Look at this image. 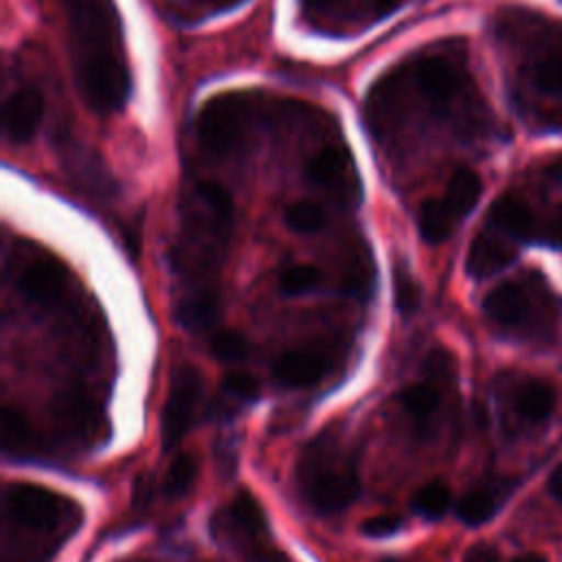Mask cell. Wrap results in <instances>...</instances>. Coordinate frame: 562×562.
I'll list each match as a JSON object with an SVG mask.
<instances>
[{
  "label": "cell",
  "instance_id": "6da1fadb",
  "mask_svg": "<svg viewBox=\"0 0 562 562\" xmlns=\"http://www.w3.org/2000/svg\"><path fill=\"white\" fill-rule=\"evenodd\" d=\"M364 112L371 134L382 143H400L422 116L472 132L476 101L463 55L446 48L415 53L371 86Z\"/></svg>",
  "mask_w": 562,
  "mask_h": 562
},
{
  "label": "cell",
  "instance_id": "7a4b0ae2",
  "mask_svg": "<svg viewBox=\"0 0 562 562\" xmlns=\"http://www.w3.org/2000/svg\"><path fill=\"white\" fill-rule=\"evenodd\" d=\"M77 90L99 114L119 112L130 97V66L121 18L112 0H59Z\"/></svg>",
  "mask_w": 562,
  "mask_h": 562
},
{
  "label": "cell",
  "instance_id": "3957f363",
  "mask_svg": "<svg viewBox=\"0 0 562 562\" xmlns=\"http://www.w3.org/2000/svg\"><path fill=\"white\" fill-rule=\"evenodd\" d=\"M233 231L231 193L215 180L193 182L180 198V233L173 266L193 285L187 292L215 290L211 277L224 261Z\"/></svg>",
  "mask_w": 562,
  "mask_h": 562
},
{
  "label": "cell",
  "instance_id": "277c9868",
  "mask_svg": "<svg viewBox=\"0 0 562 562\" xmlns=\"http://www.w3.org/2000/svg\"><path fill=\"white\" fill-rule=\"evenodd\" d=\"M483 312L514 336L547 342L558 329L560 301L538 274H529L492 288L483 299Z\"/></svg>",
  "mask_w": 562,
  "mask_h": 562
},
{
  "label": "cell",
  "instance_id": "5b68a950",
  "mask_svg": "<svg viewBox=\"0 0 562 562\" xmlns=\"http://www.w3.org/2000/svg\"><path fill=\"white\" fill-rule=\"evenodd\" d=\"M263 103L250 92H222L209 99L195 116V145L213 160L241 154L263 119Z\"/></svg>",
  "mask_w": 562,
  "mask_h": 562
},
{
  "label": "cell",
  "instance_id": "8992f818",
  "mask_svg": "<svg viewBox=\"0 0 562 562\" xmlns=\"http://www.w3.org/2000/svg\"><path fill=\"white\" fill-rule=\"evenodd\" d=\"M299 485L307 503L321 514H336L349 507L360 490L351 463H334L321 446H310L296 468Z\"/></svg>",
  "mask_w": 562,
  "mask_h": 562
},
{
  "label": "cell",
  "instance_id": "52a82bcc",
  "mask_svg": "<svg viewBox=\"0 0 562 562\" xmlns=\"http://www.w3.org/2000/svg\"><path fill=\"white\" fill-rule=\"evenodd\" d=\"M481 178L476 171L461 167L457 169L443 193L439 198H430L419 206L417 228L424 241L439 244L452 235V231L461 224L463 217L476 206L481 198Z\"/></svg>",
  "mask_w": 562,
  "mask_h": 562
},
{
  "label": "cell",
  "instance_id": "ba28073f",
  "mask_svg": "<svg viewBox=\"0 0 562 562\" xmlns=\"http://www.w3.org/2000/svg\"><path fill=\"white\" fill-rule=\"evenodd\" d=\"M202 397V375L191 364H180L169 382L167 402L160 417V446L165 452L176 448L187 435Z\"/></svg>",
  "mask_w": 562,
  "mask_h": 562
},
{
  "label": "cell",
  "instance_id": "9c48e42d",
  "mask_svg": "<svg viewBox=\"0 0 562 562\" xmlns=\"http://www.w3.org/2000/svg\"><path fill=\"white\" fill-rule=\"evenodd\" d=\"M305 178L334 195L340 202H356L360 198V178L353 165V156L342 140L321 145L305 160Z\"/></svg>",
  "mask_w": 562,
  "mask_h": 562
},
{
  "label": "cell",
  "instance_id": "30bf717a",
  "mask_svg": "<svg viewBox=\"0 0 562 562\" xmlns=\"http://www.w3.org/2000/svg\"><path fill=\"white\" fill-rule=\"evenodd\" d=\"M4 507L11 518L24 527L53 529L66 514L68 503L42 485L11 483L4 487Z\"/></svg>",
  "mask_w": 562,
  "mask_h": 562
},
{
  "label": "cell",
  "instance_id": "8fae6325",
  "mask_svg": "<svg viewBox=\"0 0 562 562\" xmlns=\"http://www.w3.org/2000/svg\"><path fill=\"white\" fill-rule=\"evenodd\" d=\"M44 119V94L33 83L15 86L2 103V136L13 145L33 138Z\"/></svg>",
  "mask_w": 562,
  "mask_h": 562
},
{
  "label": "cell",
  "instance_id": "7c38bea8",
  "mask_svg": "<svg viewBox=\"0 0 562 562\" xmlns=\"http://www.w3.org/2000/svg\"><path fill=\"white\" fill-rule=\"evenodd\" d=\"M53 419L75 439L92 441L101 435L103 413L83 391H64L53 400Z\"/></svg>",
  "mask_w": 562,
  "mask_h": 562
},
{
  "label": "cell",
  "instance_id": "4fadbf2b",
  "mask_svg": "<svg viewBox=\"0 0 562 562\" xmlns=\"http://www.w3.org/2000/svg\"><path fill=\"white\" fill-rule=\"evenodd\" d=\"M516 241L509 239L507 235L498 233L496 228L487 226L481 231L465 257V270L472 279H487L501 270H505L514 259H516Z\"/></svg>",
  "mask_w": 562,
  "mask_h": 562
},
{
  "label": "cell",
  "instance_id": "5bb4252c",
  "mask_svg": "<svg viewBox=\"0 0 562 562\" xmlns=\"http://www.w3.org/2000/svg\"><path fill=\"white\" fill-rule=\"evenodd\" d=\"M68 272L55 257L42 255L29 261L18 279L22 296L35 305H48L64 292Z\"/></svg>",
  "mask_w": 562,
  "mask_h": 562
},
{
  "label": "cell",
  "instance_id": "9a60e30c",
  "mask_svg": "<svg viewBox=\"0 0 562 562\" xmlns=\"http://www.w3.org/2000/svg\"><path fill=\"white\" fill-rule=\"evenodd\" d=\"M490 226L514 241H538L540 226L529 204L518 195H501L490 209Z\"/></svg>",
  "mask_w": 562,
  "mask_h": 562
},
{
  "label": "cell",
  "instance_id": "2e32d148",
  "mask_svg": "<svg viewBox=\"0 0 562 562\" xmlns=\"http://www.w3.org/2000/svg\"><path fill=\"white\" fill-rule=\"evenodd\" d=\"M325 371H327V360L316 349L283 351L272 367L274 378L290 389L312 386L325 375Z\"/></svg>",
  "mask_w": 562,
  "mask_h": 562
},
{
  "label": "cell",
  "instance_id": "e0dca14e",
  "mask_svg": "<svg viewBox=\"0 0 562 562\" xmlns=\"http://www.w3.org/2000/svg\"><path fill=\"white\" fill-rule=\"evenodd\" d=\"M555 408V391L547 380L527 378L514 391V411L525 424H544Z\"/></svg>",
  "mask_w": 562,
  "mask_h": 562
},
{
  "label": "cell",
  "instance_id": "ac0fdd59",
  "mask_svg": "<svg viewBox=\"0 0 562 562\" xmlns=\"http://www.w3.org/2000/svg\"><path fill=\"white\" fill-rule=\"evenodd\" d=\"M72 138H64V162L68 167V173L81 182L83 187H88L90 191L103 195L112 189V180L105 171V167L101 165L99 156H90V151L86 147H77L70 143Z\"/></svg>",
  "mask_w": 562,
  "mask_h": 562
},
{
  "label": "cell",
  "instance_id": "d6986e66",
  "mask_svg": "<svg viewBox=\"0 0 562 562\" xmlns=\"http://www.w3.org/2000/svg\"><path fill=\"white\" fill-rule=\"evenodd\" d=\"M501 498L503 496L496 490L474 487L457 501V516H459L461 522H465L470 527L483 525L496 514V509L501 505Z\"/></svg>",
  "mask_w": 562,
  "mask_h": 562
},
{
  "label": "cell",
  "instance_id": "ffe728a7",
  "mask_svg": "<svg viewBox=\"0 0 562 562\" xmlns=\"http://www.w3.org/2000/svg\"><path fill=\"white\" fill-rule=\"evenodd\" d=\"M529 81L540 94H562V50L549 48L533 57L529 66Z\"/></svg>",
  "mask_w": 562,
  "mask_h": 562
},
{
  "label": "cell",
  "instance_id": "44dd1931",
  "mask_svg": "<svg viewBox=\"0 0 562 562\" xmlns=\"http://www.w3.org/2000/svg\"><path fill=\"white\" fill-rule=\"evenodd\" d=\"M226 522L244 533H257L266 529V516L259 501L250 492H239L226 507Z\"/></svg>",
  "mask_w": 562,
  "mask_h": 562
},
{
  "label": "cell",
  "instance_id": "7402d4cb",
  "mask_svg": "<svg viewBox=\"0 0 562 562\" xmlns=\"http://www.w3.org/2000/svg\"><path fill=\"white\" fill-rule=\"evenodd\" d=\"M439 400H441L439 391L428 382H415L400 391L402 406L417 424H426L435 415Z\"/></svg>",
  "mask_w": 562,
  "mask_h": 562
},
{
  "label": "cell",
  "instance_id": "603a6c76",
  "mask_svg": "<svg viewBox=\"0 0 562 562\" xmlns=\"http://www.w3.org/2000/svg\"><path fill=\"white\" fill-rule=\"evenodd\" d=\"M283 222L294 233L312 235V233H316V231H321L325 226L327 217H325V211H323L321 204H316L312 200H296V202L285 206Z\"/></svg>",
  "mask_w": 562,
  "mask_h": 562
},
{
  "label": "cell",
  "instance_id": "cb8c5ba5",
  "mask_svg": "<svg viewBox=\"0 0 562 562\" xmlns=\"http://www.w3.org/2000/svg\"><path fill=\"white\" fill-rule=\"evenodd\" d=\"M0 430H2V448L7 452L24 450L31 443V437H33V428H31L29 419L15 406H4L2 408Z\"/></svg>",
  "mask_w": 562,
  "mask_h": 562
},
{
  "label": "cell",
  "instance_id": "d4e9b609",
  "mask_svg": "<svg viewBox=\"0 0 562 562\" xmlns=\"http://www.w3.org/2000/svg\"><path fill=\"white\" fill-rule=\"evenodd\" d=\"M450 501H452V496H450L448 485L441 483V481H430V483H426L424 487H419L415 492L413 507L424 518L435 520V518H441L448 512Z\"/></svg>",
  "mask_w": 562,
  "mask_h": 562
},
{
  "label": "cell",
  "instance_id": "484cf974",
  "mask_svg": "<svg viewBox=\"0 0 562 562\" xmlns=\"http://www.w3.org/2000/svg\"><path fill=\"white\" fill-rule=\"evenodd\" d=\"M323 274L314 263H292L279 277V290L285 296H299L314 290L321 283Z\"/></svg>",
  "mask_w": 562,
  "mask_h": 562
},
{
  "label": "cell",
  "instance_id": "4316f807",
  "mask_svg": "<svg viewBox=\"0 0 562 562\" xmlns=\"http://www.w3.org/2000/svg\"><path fill=\"white\" fill-rule=\"evenodd\" d=\"M198 474V461L191 454H180L167 470L162 479V492L169 498H178L187 494L195 481Z\"/></svg>",
  "mask_w": 562,
  "mask_h": 562
},
{
  "label": "cell",
  "instance_id": "83f0119b",
  "mask_svg": "<svg viewBox=\"0 0 562 562\" xmlns=\"http://www.w3.org/2000/svg\"><path fill=\"white\" fill-rule=\"evenodd\" d=\"M393 290H395V305L402 316H413L419 307V285L408 274V270L397 268L393 274Z\"/></svg>",
  "mask_w": 562,
  "mask_h": 562
},
{
  "label": "cell",
  "instance_id": "f1b7e54d",
  "mask_svg": "<svg viewBox=\"0 0 562 562\" xmlns=\"http://www.w3.org/2000/svg\"><path fill=\"white\" fill-rule=\"evenodd\" d=\"M211 351L220 360L235 362V360H241L248 353V340L239 331L222 329L211 338Z\"/></svg>",
  "mask_w": 562,
  "mask_h": 562
},
{
  "label": "cell",
  "instance_id": "f546056e",
  "mask_svg": "<svg viewBox=\"0 0 562 562\" xmlns=\"http://www.w3.org/2000/svg\"><path fill=\"white\" fill-rule=\"evenodd\" d=\"M224 389L231 395H235L239 400H248V402L257 400V395H259L257 378L246 373V371H231V373H226L224 375Z\"/></svg>",
  "mask_w": 562,
  "mask_h": 562
},
{
  "label": "cell",
  "instance_id": "4dcf8cb0",
  "mask_svg": "<svg viewBox=\"0 0 562 562\" xmlns=\"http://www.w3.org/2000/svg\"><path fill=\"white\" fill-rule=\"evenodd\" d=\"M402 529V518L397 514H378L364 520L362 533L369 538H386Z\"/></svg>",
  "mask_w": 562,
  "mask_h": 562
},
{
  "label": "cell",
  "instance_id": "1f68e13d",
  "mask_svg": "<svg viewBox=\"0 0 562 562\" xmlns=\"http://www.w3.org/2000/svg\"><path fill=\"white\" fill-rule=\"evenodd\" d=\"M538 241L551 246V248H560L562 250V204L555 209V213L540 226V235Z\"/></svg>",
  "mask_w": 562,
  "mask_h": 562
},
{
  "label": "cell",
  "instance_id": "d6a6232c",
  "mask_svg": "<svg viewBox=\"0 0 562 562\" xmlns=\"http://www.w3.org/2000/svg\"><path fill=\"white\" fill-rule=\"evenodd\" d=\"M342 0H301V9L310 20H334Z\"/></svg>",
  "mask_w": 562,
  "mask_h": 562
},
{
  "label": "cell",
  "instance_id": "836d02e7",
  "mask_svg": "<svg viewBox=\"0 0 562 562\" xmlns=\"http://www.w3.org/2000/svg\"><path fill=\"white\" fill-rule=\"evenodd\" d=\"M402 4H404V0H367L364 15L380 20V18H386L393 11H397Z\"/></svg>",
  "mask_w": 562,
  "mask_h": 562
},
{
  "label": "cell",
  "instance_id": "e575fe53",
  "mask_svg": "<svg viewBox=\"0 0 562 562\" xmlns=\"http://www.w3.org/2000/svg\"><path fill=\"white\" fill-rule=\"evenodd\" d=\"M468 562H496V551L487 544H479V547H472L468 551Z\"/></svg>",
  "mask_w": 562,
  "mask_h": 562
},
{
  "label": "cell",
  "instance_id": "d590c367",
  "mask_svg": "<svg viewBox=\"0 0 562 562\" xmlns=\"http://www.w3.org/2000/svg\"><path fill=\"white\" fill-rule=\"evenodd\" d=\"M547 490H549V494H551L555 501L562 503V463L555 465V470L549 474V479H547Z\"/></svg>",
  "mask_w": 562,
  "mask_h": 562
},
{
  "label": "cell",
  "instance_id": "8d00e7d4",
  "mask_svg": "<svg viewBox=\"0 0 562 562\" xmlns=\"http://www.w3.org/2000/svg\"><path fill=\"white\" fill-rule=\"evenodd\" d=\"M544 173H547V178H551V180H555V182H562V158H560V160H553L551 165H547Z\"/></svg>",
  "mask_w": 562,
  "mask_h": 562
},
{
  "label": "cell",
  "instance_id": "74e56055",
  "mask_svg": "<svg viewBox=\"0 0 562 562\" xmlns=\"http://www.w3.org/2000/svg\"><path fill=\"white\" fill-rule=\"evenodd\" d=\"M198 2H204V4H209L213 9H231V7L239 4L241 0H198Z\"/></svg>",
  "mask_w": 562,
  "mask_h": 562
},
{
  "label": "cell",
  "instance_id": "f35d334b",
  "mask_svg": "<svg viewBox=\"0 0 562 562\" xmlns=\"http://www.w3.org/2000/svg\"><path fill=\"white\" fill-rule=\"evenodd\" d=\"M512 562H547V558H542L540 553H525L520 558H514Z\"/></svg>",
  "mask_w": 562,
  "mask_h": 562
}]
</instances>
